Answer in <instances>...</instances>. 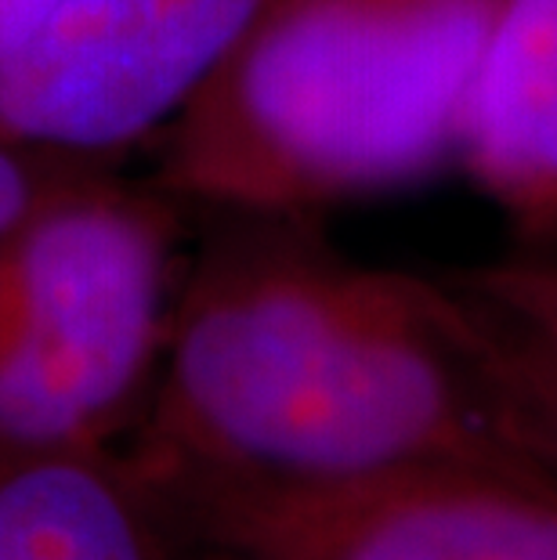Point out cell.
<instances>
[{
	"label": "cell",
	"mask_w": 557,
	"mask_h": 560,
	"mask_svg": "<svg viewBox=\"0 0 557 560\" xmlns=\"http://www.w3.org/2000/svg\"><path fill=\"white\" fill-rule=\"evenodd\" d=\"M120 452L146 485H329L449 467L557 478L529 362L471 282L344 254L315 218L218 210Z\"/></svg>",
	"instance_id": "cell-1"
},
{
	"label": "cell",
	"mask_w": 557,
	"mask_h": 560,
	"mask_svg": "<svg viewBox=\"0 0 557 560\" xmlns=\"http://www.w3.org/2000/svg\"><path fill=\"white\" fill-rule=\"evenodd\" d=\"M496 0H279L163 130L156 185L318 213L456 166Z\"/></svg>",
	"instance_id": "cell-2"
},
{
	"label": "cell",
	"mask_w": 557,
	"mask_h": 560,
	"mask_svg": "<svg viewBox=\"0 0 557 560\" xmlns=\"http://www.w3.org/2000/svg\"><path fill=\"white\" fill-rule=\"evenodd\" d=\"M185 260L171 192L69 166L0 235V445L130 438L156 387Z\"/></svg>",
	"instance_id": "cell-3"
},
{
	"label": "cell",
	"mask_w": 557,
	"mask_h": 560,
	"mask_svg": "<svg viewBox=\"0 0 557 560\" xmlns=\"http://www.w3.org/2000/svg\"><path fill=\"white\" fill-rule=\"evenodd\" d=\"M146 488L177 542L232 560H557V478L532 470L449 463L329 485Z\"/></svg>",
	"instance_id": "cell-4"
},
{
	"label": "cell",
	"mask_w": 557,
	"mask_h": 560,
	"mask_svg": "<svg viewBox=\"0 0 557 560\" xmlns=\"http://www.w3.org/2000/svg\"><path fill=\"white\" fill-rule=\"evenodd\" d=\"M279 0H73L0 66V138L91 160L163 135Z\"/></svg>",
	"instance_id": "cell-5"
},
{
	"label": "cell",
	"mask_w": 557,
	"mask_h": 560,
	"mask_svg": "<svg viewBox=\"0 0 557 560\" xmlns=\"http://www.w3.org/2000/svg\"><path fill=\"white\" fill-rule=\"evenodd\" d=\"M456 166L521 246L557 249V0H496Z\"/></svg>",
	"instance_id": "cell-6"
},
{
	"label": "cell",
	"mask_w": 557,
	"mask_h": 560,
	"mask_svg": "<svg viewBox=\"0 0 557 560\" xmlns=\"http://www.w3.org/2000/svg\"><path fill=\"white\" fill-rule=\"evenodd\" d=\"M177 535L116 448L0 445V560H174Z\"/></svg>",
	"instance_id": "cell-7"
},
{
	"label": "cell",
	"mask_w": 557,
	"mask_h": 560,
	"mask_svg": "<svg viewBox=\"0 0 557 560\" xmlns=\"http://www.w3.org/2000/svg\"><path fill=\"white\" fill-rule=\"evenodd\" d=\"M460 276L492 307L525 354L557 452V249L518 246V254L464 268Z\"/></svg>",
	"instance_id": "cell-8"
},
{
	"label": "cell",
	"mask_w": 557,
	"mask_h": 560,
	"mask_svg": "<svg viewBox=\"0 0 557 560\" xmlns=\"http://www.w3.org/2000/svg\"><path fill=\"white\" fill-rule=\"evenodd\" d=\"M77 163L80 160L44 156V152L19 149L0 138V235Z\"/></svg>",
	"instance_id": "cell-9"
},
{
	"label": "cell",
	"mask_w": 557,
	"mask_h": 560,
	"mask_svg": "<svg viewBox=\"0 0 557 560\" xmlns=\"http://www.w3.org/2000/svg\"><path fill=\"white\" fill-rule=\"evenodd\" d=\"M66 4L73 0H0V66L37 40Z\"/></svg>",
	"instance_id": "cell-10"
},
{
	"label": "cell",
	"mask_w": 557,
	"mask_h": 560,
	"mask_svg": "<svg viewBox=\"0 0 557 560\" xmlns=\"http://www.w3.org/2000/svg\"><path fill=\"white\" fill-rule=\"evenodd\" d=\"M207 553V550H204ZM174 560H188V557H182V542H177V557ZM207 560H232V557H218V553H207Z\"/></svg>",
	"instance_id": "cell-11"
}]
</instances>
